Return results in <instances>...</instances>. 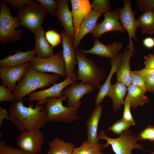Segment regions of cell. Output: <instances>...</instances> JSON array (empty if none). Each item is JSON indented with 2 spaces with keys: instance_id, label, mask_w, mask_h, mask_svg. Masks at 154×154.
<instances>
[{
  "instance_id": "cell-1",
  "label": "cell",
  "mask_w": 154,
  "mask_h": 154,
  "mask_svg": "<svg viewBox=\"0 0 154 154\" xmlns=\"http://www.w3.org/2000/svg\"><path fill=\"white\" fill-rule=\"evenodd\" d=\"M25 100H15L11 104L8 110L9 120L21 133L27 130L40 129L48 122L44 107L37 103L35 108L32 104L26 107L23 102Z\"/></svg>"
},
{
  "instance_id": "cell-2",
  "label": "cell",
  "mask_w": 154,
  "mask_h": 154,
  "mask_svg": "<svg viewBox=\"0 0 154 154\" xmlns=\"http://www.w3.org/2000/svg\"><path fill=\"white\" fill-rule=\"evenodd\" d=\"M60 77L56 74L37 71L29 66L24 77L18 82L13 91L16 100H22L37 89L47 88L57 83Z\"/></svg>"
},
{
  "instance_id": "cell-3",
  "label": "cell",
  "mask_w": 154,
  "mask_h": 154,
  "mask_svg": "<svg viewBox=\"0 0 154 154\" xmlns=\"http://www.w3.org/2000/svg\"><path fill=\"white\" fill-rule=\"evenodd\" d=\"M75 51L78 66L76 80H81L83 84H91L99 89L106 76L105 70L98 67L92 58H87L81 51L77 49Z\"/></svg>"
},
{
  "instance_id": "cell-4",
  "label": "cell",
  "mask_w": 154,
  "mask_h": 154,
  "mask_svg": "<svg viewBox=\"0 0 154 154\" xmlns=\"http://www.w3.org/2000/svg\"><path fill=\"white\" fill-rule=\"evenodd\" d=\"M66 99L63 96L60 98H46L44 108L46 111V119L48 122L69 123L80 119L77 112L82 104L81 101L74 106L69 107L64 106L62 104V101Z\"/></svg>"
},
{
  "instance_id": "cell-5",
  "label": "cell",
  "mask_w": 154,
  "mask_h": 154,
  "mask_svg": "<svg viewBox=\"0 0 154 154\" xmlns=\"http://www.w3.org/2000/svg\"><path fill=\"white\" fill-rule=\"evenodd\" d=\"M131 131L127 130L123 131L117 138H112L106 135L104 130H101L98 134L99 140H106V143L103 145V148L111 145L116 154H132L134 149L144 150L143 145L137 143L139 141L135 134H132Z\"/></svg>"
},
{
  "instance_id": "cell-6",
  "label": "cell",
  "mask_w": 154,
  "mask_h": 154,
  "mask_svg": "<svg viewBox=\"0 0 154 154\" xmlns=\"http://www.w3.org/2000/svg\"><path fill=\"white\" fill-rule=\"evenodd\" d=\"M0 41L3 43L19 40L23 30H16L19 26L18 18L11 15L10 7H7L3 0L0 1Z\"/></svg>"
},
{
  "instance_id": "cell-7",
  "label": "cell",
  "mask_w": 154,
  "mask_h": 154,
  "mask_svg": "<svg viewBox=\"0 0 154 154\" xmlns=\"http://www.w3.org/2000/svg\"><path fill=\"white\" fill-rule=\"evenodd\" d=\"M47 11L36 0L18 11L16 15L20 27L27 28L34 33L44 21Z\"/></svg>"
},
{
  "instance_id": "cell-8",
  "label": "cell",
  "mask_w": 154,
  "mask_h": 154,
  "mask_svg": "<svg viewBox=\"0 0 154 154\" xmlns=\"http://www.w3.org/2000/svg\"><path fill=\"white\" fill-rule=\"evenodd\" d=\"M29 63L30 67L37 71L52 72L66 78L65 65L61 50L47 58H41L36 56Z\"/></svg>"
},
{
  "instance_id": "cell-9",
  "label": "cell",
  "mask_w": 154,
  "mask_h": 154,
  "mask_svg": "<svg viewBox=\"0 0 154 154\" xmlns=\"http://www.w3.org/2000/svg\"><path fill=\"white\" fill-rule=\"evenodd\" d=\"M130 0H124V4L122 8L117 7L119 13V19L123 27L127 31L129 39V42L126 48L131 53L135 52L132 39L137 40L136 31H137L138 26L136 20L135 18V12L131 9Z\"/></svg>"
},
{
  "instance_id": "cell-10",
  "label": "cell",
  "mask_w": 154,
  "mask_h": 154,
  "mask_svg": "<svg viewBox=\"0 0 154 154\" xmlns=\"http://www.w3.org/2000/svg\"><path fill=\"white\" fill-rule=\"evenodd\" d=\"M40 129L26 130L21 133L17 141V146L31 154H37L40 150L44 139Z\"/></svg>"
},
{
  "instance_id": "cell-11",
  "label": "cell",
  "mask_w": 154,
  "mask_h": 154,
  "mask_svg": "<svg viewBox=\"0 0 154 154\" xmlns=\"http://www.w3.org/2000/svg\"><path fill=\"white\" fill-rule=\"evenodd\" d=\"M75 79L67 77L62 82L54 84L48 88L37 92L34 91L28 95V100L31 102L37 101V103L43 106L45 104L46 98L62 97V92L66 86L76 82Z\"/></svg>"
},
{
  "instance_id": "cell-12",
  "label": "cell",
  "mask_w": 154,
  "mask_h": 154,
  "mask_svg": "<svg viewBox=\"0 0 154 154\" xmlns=\"http://www.w3.org/2000/svg\"><path fill=\"white\" fill-rule=\"evenodd\" d=\"M29 67V62L15 67H1L0 78L2 80V84L7 86L11 91H13L16 82L23 79Z\"/></svg>"
},
{
  "instance_id": "cell-13",
  "label": "cell",
  "mask_w": 154,
  "mask_h": 154,
  "mask_svg": "<svg viewBox=\"0 0 154 154\" xmlns=\"http://www.w3.org/2000/svg\"><path fill=\"white\" fill-rule=\"evenodd\" d=\"M104 19L100 23L97 24L96 28L92 33V37L98 38L103 34L109 31H117L123 33L125 30L119 21V13L115 9L113 11L104 13Z\"/></svg>"
},
{
  "instance_id": "cell-14",
  "label": "cell",
  "mask_w": 154,
  "mask_h": 154,
  "mask_svg": "<svg viewBox=\"0 0 154 154\" xmlns=\"http://www.w3.org/2000/svg\"><path fill=\"white\" fill-rule=\"evenodd\" d=\"M61 37L63 47L62 56L64 62L66 73V78L76 79L77 77L74 68L78 62L76 59L75 50L72 47V41L65 31H62Z\"/></svg>"
},
{
  "instance_id": "cell-15",
  "label": "cell",
  "mask_w": 154,
  "mask_h": 154,
  "mask_svg": "<svg viewBox=\"0 0 154 154\" xmlns=\"http://www.w3.org/2000/svg\"><path fill=\"white\" fill-rule=\"evenodd\" d=\"M95 87L91 84L76 82L66 87L62 92V96L67 99V106L72 107L81 102V99L85 94L92 91Z\"/></svg>"
},
{
  "instance_id": "cell-16",
  "label": "cell",
  "mask_w": 154,
  "mask_h": 154,
  "mask_svg": "<svg viewBox=\"0 0 154 154\" xmlns=\"http://www.w3.org/2000/svg\"><path fill=\"white\" fill-rule=\"evenodd\" d=\"M123 43L114 42L111 44H104L101 43L98 38H94V45L90 49L81 50L84 54H90L99 56L112 59L117 57L119 52L123 47Z\"/></svg>"
},
{
  "instance_id": "cell-17",
  "label": "cell",
  "mask_w": 154,
  "mask_h": 154,
  "mask_svg": "<svg viewBox=\"0 0 154 154\" xmlns=\"http://www.w3.org/2000/svg\"><path fill=\"white\" fill-rule=\"evenodd\" d=\"M105 13L103 10H92L83 20L80 25L78 33L72 41V47L75 50L83 38L87 34L92 33L96 29L97 20L102 14Z\"/></svg>"
},
{
  "instance_id": "cell-18",
  "label": "cell",
  "mask_w": 154,
  "mask_h": 154,
  "mask_svg": "<svg viewBox=\"0 0 154 154\" xmlns=\"http://www.w3.org/2000/svg\"><path fill=\"white\" fill-rule=\"evenodd\" d=\"M72 16L74 29V38L77 36L83 20L92 11L89 0H71Z\"/></svg>"
},
{
  "instance_id": "cell-19",
  "label": "cell",
  "mask_w": 154,
  "mask_h": 154,
  "mask_svg": "<svg viewBox=\"0 0 154 154\" xmlns=\"http://www.w3.org/2000/svg\"><path fill=\"white\" fill-rule=\"evenodd\" d=\"M69 2L68 0H59L58 7L55 15L72 42L74 38V29L72 16L68 7Z\"/></svg>"
},
{
  "instance_id": "cell-20",
  "label": "cell",
  "mask_w": 154,
  "mask_h": 154,
  "mask_svg": "<svg viewBox=\"0 0 154 154\" xmlns=\"http://www.w3.org/2000/svg\"><path fill=\"white\" fill-rule=\"evenodd\" d=\"M103 110L102 106L100 104L95 106L88 119L86 122L87 127L86 141L89 143L96 144L99 142L97 130Z\"/></svg>"
},
{
  "instance_id": "cell-21",
  "label": "cell",
  "mask_w": 154,
  "mask_h": 154,
  "mask_svg": "<svg viewBox=\"0 0 154 154\" xmlns=\"http://www.w3.org/2000/svg\"><path fill=\"white\" fill-rule=\"evenodd\" d=\"M36 54L34 48L31 51H24L20 49L16 51L15 54L10 55L0 60V66L12 67L20 66L29 62Z\"/></svg>"
},
{
  "instance_id": "cell-22",
  "label": "cell",
  "mask_w": 154,
  "mask_h": 154,
  "mask_svg": "<svg viewBox=\"0 0 154 154\" xmlns=\"http://www.w3.org/2000/svg\"><path fill=\"white\" fill-rule=\"evenodd\" d=\"M35 49L37 57L41 58L50 57L54 54L52 47L48 43L44 35V31L41 26L35 31Z\"/></svg>"
},
{
  "instance_id": "cell-23",
  "label": "cell",
  "mask_w": 154,
  "mask_h": 154,
  "mask_svg": "<svg viewBox=\"0 0 154 154\" xmlns=\"http://www.w3.org/2000/svg\"><path fill=\"white\" fill-rule=\"evenodd\" d=\"M122 54L120 53L114 58L111 59L110 63L111 68L105 82L99 88L95 101V105L96 106L102 102L109 92L111 85V80L114 73L118 72L120 66Z\"/></svg>"
},
{
  "instance_id": "cell-24",
  "label": "cell",
  "mask_w": 154,
  "mask_h": 154,
  "mask_svg": "<svg viewBox=\"0 0 154 154\" xmlns=\"http://www.w3.org/2000/svg\"><path fill=\"white\" fill-rule=\"evenodd\" d=\"M133 54V53L128 50H124L122 54L120 66L117 74V81L122 82L127 87L131 84V71L130 60Z\"/></svg>"
},
{
  "instance_id": "cell-25",
  "label": "cell",
  "mask_w": 154,
  "mask_h": 154,
  "mask_svg": "<svg viewBox=\"0 0 154 154\" xmlns=\"http://www.w3.org/2000/svg\"><path fill=\"white\" fill-rule=\"evenodd\" d=\"M127 91L126 86L121 82L117 81L114 84H111L107 96L112 101L114 111L119 110L123 104Z\"/></svg>"
},
{
  "instance_id": "cell-26",
  "label": "cell",
  "mask_w": 154,
  "mask_h": 154,
  "mask_svg": "<svg viewBox=\"0 0 154 154\" xmlns=\"http://www.w3.org/2000/svg\"><path fill=\"white\" fill-rule=\"evenodd\" d=\"M127 95L131 102V107L133 109L149 102L148 97L145 95L146 92L140 88L131 84L127 87Z\"/></svg>"
},
{
  "instance_id": "cell-27",
  "label": "cell",
  "mask_w": 154,
  "mask_h": 154,
  "mask_svg": "<svg viewBox=\"0 0 154 154\" xmlns=\"http://www.w3.org/2000/svg\"><path fill=\"white\" fill-rule=\"evenodd\" d=\"M143 34H154V10L147 9L136 20Z\"/></svg>"
},
{
  "instance_id": "cell-28",
  "label": "cell",
  "mask_w": 154,
  "mask_h": 154,
  "mask_svg": "<svg viewBox=\"0 0 154 154\" xmlns=\"http://www.w3.org/2000/svg\"><path fill=\"white\" fill-rule=\"evenodd\" d=\"M47 154H72L75 144L72 142H66L58 137H55L49 143Z\"/></svg>"
},
{
  "instance_id": "cell-29",
  "label": "cell",
  "mask_w": 154,
  "mask_h": 154,
  "mask_svg": "<svg viewBox=\"0 0 154 154\" xmlns=\"http://www.w3.org/2000/svg\"><path fill=\"white\" fill-rule=\"evenodd\" d=\"M103 148V145L99 142L93 144L84 141L80 146L74 149L72 154H98Z\"/></svg>"
},
{
  "instance_id": "cell-30",
  "label": "cell",
  "mask_w": 154,
  "mask_h": 154,
  "mask_svg": "<svg viewBox=\"0 0 154 154\" xmlns=\"http://www.w3.org/2000/svg\"><path fill=\"white\" fill-rule=\"evenodd\" d=\"M135 125L127 121L123 118L118 120L112 125L108 127V131H113L119 135L123 131L127 130L131 126Z\"/></svg>"
},
{
  "instance_id": "cell-31",
  "label": "cell",
  "mask_w": 154,
  "mask_h": 154,
  "mask_svg": "<svg viewBox=\"0 0 154 154\" xmlns=\"http://www.w3.org/2000/svg\"><path fill=\"white\" fill-rule=\"evenodd\" d=\"M49 12L51 16L55 15L58 9L59 1L56 0H36Z\"/></svg>"
},
{
  "instance_id": "cell-32",
  "label": "cell",
  "mask_w": 154,
  "mask_h": 154,
  "mask_svg": "<svg viewBox=\"0 0 154 154\" xmlns=\"http://www.w3.org/2000/svg\"><path fill=\"white\" fill-rule=\"evenodd\" d=\"M0 154H31L20 149L5 144L1 141H0Z\"/></svg>"
},
{
  "instance_id": "cell-33",
  "label": "cell",
  "mask_w": 154,
  "mask_h": 154,
  "mask_svg": "<svg viewBox=\"0 0 154 154\" xmlns=\"http://www.w3.org/2000/svg\"><path fill=\"white\" fill-rule=\"evenodd\" d=\"M136 137L139 140H148L154 141V126L148 125Z\"/></svg>"
},
{
  "instance_id": "cell-34",
  "label": "cell",
  "mask_w": 154,
  "mask_h": 154,
  "mask_svg": "<svg viewBox=\"0 0 154 154\" xmlns=\"http://www.w3.org/2000/svg\"><path fill=\"white\" fill-rule=\"evenodd\" d=\"M8 88L4 85H0V102L7 101L12 103L16 100L15 97Z\"/></svg>"
},
{
  "instance_id": "cell-35",
  "label": "cell",
  "mask_w": 154,
  "mask_h": 154,
  "mask_svg": "<svg viewBox=\"0 0 154 154\" xmlns=\"http://www.w3.org/2000/svg\"><path fill=\"white\" fill-rule=\"evenodd\" d=\"M45 38L53 47L57 46L61 42V36L54 30H49L45 33Z\"/></svg>"
},
{
  "instance_id": "cell-36",
  "label": "cell",
  "mask_w": 154,
  "mask_h": 154,
  "mask_svg": "<svg viewBox=\"0 0 154 154\" xmlns=\"http://www.w3.org/2000/svg\"><path fill=\"white\" fill-rule=\"evenodd\" d=\"M123 104L124 106V109L122 118L125 120L131 122L135 125V121L130 111V108L131 107V102L127 95L124 100Z\"/></svg>"
},
{
  "instance_id": "cell-37",
  "label": "cell",
  "mask_w": 154,
  "mask_h": 154,
  "mask_svg": "<svg viewBox=\"0 0 154 154\" xmlns=\"http://www.w3.org/2000/svg\"><path fill=\"white\" fill-rule=\"evenodd\" d=\"M91 5L93 10H102L104 11L105 12L111 11L110 0H93Z\"/></svg>"
},
{
  "instance_id": "cell-38",
  "label": "cell",
  "mask_w": 154,
  "mask_h": 154,
  "mask_svg": "<svg viewBox=\"0 0 154 154\" xmlns=\"http://www.w3.org/2000/svg\"><path fill=\"white\" fill-rule=\"evenodd\" d=\"M14 9L19 11L27 5L34 2L33 0H4Z\"/></svg>"
},
{
  "instance_id": "cell-39",
  "label": "cell",
  "mask_w": 154,
  "mask_h": 154,
  "mask_svg": "<svg viewBox=\"0 0 154 154\" xmlns=\"http://www.w3.org/2000/svg\"><path fill=\"white\" fill-rule=\"evenodd\" d=\"M131 84L140 88L145 92L148 91L144 78L134 73L132 71L131 72Z\"/></svg>"
},
{
  "instance_id": "cell-40",
  "label": "cell",
  "mask_w": 154,
  "mask_h": 154,
  "mask_svg": "<svg viewBox=\"0 0 154 154\" xmlns=\"http://www.w3.org/2000/svg\"><path fill=\"white\" fill-rule=\"evenodd\" d=\"M136 1L141 12H144L147 9L154 10V0H137Z\"/></svg>"
},
{
  "instance_id": "cell-41",
  "label": "cell",
  "mask_w": 154,
  "mask_h": 154,
  "mask_svg": "<svg viewBox=\"0 0 154 154\" xmlns=\"http://www.w3.org/2000/svg\"><path fill=\"white\" fill-rule=\"evenodd\" d=\"M144 78L148 91L154 94V75L147 76Z\"/></svg>"
},
{
  "instance_id": "cell-42",
  "label": "cell",
  "mask_w": 154,
  "mask_h": 154,
  "mask_svg": "<svg viewBox=\"0 0 154 154\" xmlns=\"http://www.w3.org/2000/svg\"><path fill=\"white\" fill-rule=\"evenodd\" d=\"M145 59V68L148 69H154V54H149L144 57Z\"/></svg>"
},
{
  "instance_id": "cell-43",
  "label": "cell",
  "mask_w": 154,
  "mask_h": 154,
  "mask_svg": "<svg viewBox=\"0 0 154 154\" xmlns=\"http://www.w3.org/2000/svg\"><path fill=\"white\" fill-rule=\"evenodd\" d=\"M132 71L134 73L143 78L148 76L154 75V69H148L145 68L139 70Z\"/></svg>"
},
{
  "instance_id": "cell-44",
  "label": "cell",
  "mask_w": 154,
  "mask_h": 154,
  "mask_svg": "<svg viewBox=\"0 0 154 154\" xmlns=\"http://www.w3.org/2000/svg\"><path fill=\"white\" fill-rule=\"evenodd\" d=\"M9 113L5 109L0 106V127L3 126V121L5 119L9 120Z\"/></svg>"
},
{
  "instance_id": "cell-45",
  "label": "cell",
  "mask_w": 154,
  "mask_h": 154,
  "mask_svg": "<svg viewBox=\"0 0 154 154\" xmlns=\"http://www.w3.org/2000/svg\"><path fill=\"white\" fill-rule=\"evenodd\" d=\"M143 43L146 47L152 48L154 47V39L151 37H147L144 40Z\"/></svg>"
},
{
  "instance_id": "cell-46",
  "label": "cell",
  "mask_w": 154,
  "mask_h": 154,
  "mask_svg": "<svg viewBox=\"0 0 154 154\" xmlns=\"http://www.w3.org/2000/svg\"><path fill=\"white\" fill-rule=\"evenodd\" d=\"M98 154H109V153H104L103 152H100V153H99Z\"/></svg>"
},
{
  "instance_id": "cell-47",
  "label": "cell",
  "mask_w": 154,
  "mask_h": 154,
  "mask_svg": "<svg viewBox=\"0 0 154 154\" xmlns=\"http://www.w3.org/2000/svg\"><path fill=\"white\" fill-rule=\"evenodd\" d=\"M148 152H149L150 153H151L153 154H154V152L152 151H147Z\"/></svg>"
}]
</instances>
